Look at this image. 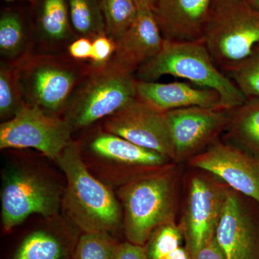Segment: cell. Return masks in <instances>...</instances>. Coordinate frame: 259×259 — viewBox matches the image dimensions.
<instances>
[{"instance_id": "30bf717a", "label": "cell", "mask_w": 259, "mask_h": 259, "mask_svg": "<svg viewBox=\"0 0 259 259\" xmlns=\"http://www.w3.org/2000/svg\"><path fill=\"white\" fill-rule=\"evenodd\" d=\"M189 166L211 174L259 204V158L228 141L217 139L187 161Z\"/></svg>"}, {"instance_id": "9c48e42d", "label": "cell", "mask_w": 259, "mask_h": 259, "mask_svg": "<svg viewBox=\"0 0 259 259\" xmlns=\"http://www.w3.org/2000/svg\"><path fill=\"white\" fill-rule=\"evenodd\" d=\"M175 162L187 161L226 132L230 110L190 107L165 112Z\"/></svg>"}, {"instance_id": "7402d4cb", "label": "cell", "mask_w": 259, "mask_h": 259, "mask_svg": "<svg viewBox=\"0 0 259 259\" xmlns=\"http://www.w3.org/2000/svg\"><path fill=\"white\" fill-rule=\"evenodd\" d=\"M18 69L2 64L0 69V117L9 120L25 105Z\"/></svg>"}, {"instance_id": "e575fe53", "label": "cell", "mask_w": 259, "mask_h": 259, "mask_svg": "<svg viewBox=\"0 0 259 259\" xmlns=\"http://www.w3.org/2000/svg\"><path fill=\"white\" fill-rule=\"evenodd\" d=\"M228 1V0H214V3H213V5L216 4L218 3H221V2Z\"/></svg>"}, {"instance_id": "7a4b0ae2", "label": "cell", "mask_w": 259, "mask_h": 259, "mask_svg": "<svg viewBox=\"0 0 259 259\" xmlns=\"http://www.w3.org/2000/svg\"><path fill=\"white\" fill-rule=\"evenodd\" d=\"M56 161L66 179L62 206L71 224L81 233L110 234L122 226L120 202L89 171L78 144L71 141Z\"/></svg>"}, {"instance_id": "8fae6325", "label": "cell", "mask_w": 259, "mask_h": 259, "mask_svg": "<svg viewBox=\"0 0 259 259\" xmlns=\"http://www.w3.org/2000/svg\"><path fill=\"white\" fill-rule=\"evenodd\" d=\"M215 239L227 259H259V204L228 187Z\"/></svg>"}, {"instance_id": "8992f818", "label": "cell", "mask_w": 259, "mask_h": 259, "mask_svg": "<svg viewBox=\"0 0 259 259\" xmlns=\"http://www.w3.org/2000/svg\"><path fill=\"white\" fill-rule=\"evenodd\" d=\"M61 190L52 180L31 168L7 172L1 190L2 223L13 231L31 214L55 217L62 206Z\"/></svg>"}, {"instance_id": "5bb4252c", "label": "cell", "mask_w": 259, "mask_h": 259, "mask_svg": "<svg viewBox=\"0 0 259 259\" xmlns=\"http://www.w3.org/2000/svg\"><path fill=\"white\" fill-rule=\"evenodd\" d=\"M214 0H156L152 7L162 35L170 41L203 40Z\"/></svg>"}, {"instance_id": "52a82bcc", "label": "cell", "mask_w": 259, "mask_h": 259, "mask_svg": "<svg viewBox=\"0 0 259 259\" xmlns=\"http://www.w3.org/2000/svg\"><path fill=\"white\" fill-rule=\"evenodd\" d=\"M197 170L190 177L180 224L192 259L215 237L228 189L217 177Z\"/></svg>"}, {"instance_id": "d6986e66", "label": "cell", "mask_w": 259, "mask_h": 259, "mask_svg": "<svg viewBox=\"0 0 259 259\" xmlns=\"http://www.w3.org/2000/svg\"><path fill=\"white\" fill-rule=\"evenodd\" d=\"M225 141L259 158V98L230 110Z\"/></svg>"}, {"instance_id": "ac0fdd59", "label": "cell", "mask_w": 259, "mask_h": 259, "mask_svg": "<svg viewBox=\"0 0 259 259\" xmlns=\"http://www.w3.org/2000/svg\"><path fill=\"white\" fill-rule=\"evenodd\" d=\"M81 233L74 226L32 230L20 240L9 259H73Z\"/></svg>"}, {"instance_id": "2e32d148", "label": "cell", "mask_w": 259, "mask_h": 259, "mask_svg": "<svg viewBox=\"0 0 259 259\" xmlns=\"http://www.w3.org/2000/svg\"><path fill=\"white\" fill-rule=\"evenodd\" d=\"M136 94L139 100L162 112L190 107L223 108L221 97L214 90L194 88L182 81L159 83L137 79Z\"/></svg>"}, {"instance_id": "83f0119b", "label": "cell", "mask_w": 259, "mask_h": 259, "mask_svg": "<svg viewBox=\"0 0 259 259\" xmlns=\"http://www.w3.org/2000/svg\"><path fill=\"white\" fill-rule=\"evenodd\" d=\"M115 47V42L106 34L98 35L94 38L90 59L96 67L104 66L111 60Z\"/></svg>"}, {"instance_id": "9a60e30c", "label": "cell", "mask_w": 259, "mask_h": 259, "mask_svg": "<svg viewBox=\"0 0 259 259\" xmlns=\"http://www.w3.org/2000/svg\"><path fill=\"white\" fill-rule=\"evenodd\" d=\"M164 42L152 8L139 5L134 23L115 41L112 59L136 72L140 66L157 55Z\"/></svg>"}, {"instance_id": "44dd1931", "label": "cell", "mask_w": 259, "mask_h": 259, "mask_svg": "<svg viewBox=\"0 0 259 259\" xmlns=\"http://www.w3.org/2000/svg\"><path fill=\"white\" fill-rule=\"evenodd\" d=\"M106 35L114 41L131 26L139 13L135 0H101Z\"/></svg>"}, {"instance_id": "d4e9b609", "label": "cell", "mask_w": 259, "mask_h": 259, "mask_svg": "<svg viewBox=\"0 0 259 259\" xmlns=\"http://www.w3.org/2000/svg\"><path fill=\"white\" fill-rule=\"evenodd\" d=\"M183 241L180 225L173 221L156 228L144 247L148 259H163L180 248Z\"/></svg>"}, {"instance_id": "d590c367", "label": "cell", "mask_w": 259, "mask_h": 259, "mask_svg": "<svg viewBox=\"0 0 259 259\" xmlns=\"http://www.w3.org/2000/svg\"><path fill=\"white\" fill-rule=\"evenodd\" d=\"M3 1H6V2H13V1H17V0H3Z\"/></svg>"}, {"instance_id": "f1b7e54d", "label": "cell", "mask_w": 259, "mask_h": 259, "mask_svg": "<svg viewBox=\"0 0 259 259\" xmlns=\"http://www.w3.org/2000/svg\"><path fill=\"white\" fill-rule=\"evenodd\" d=\"M116 259H148L146 248L143 245L134 244L126 241L119 242L116 250Z\"/></svg>"}, {"instance_id": "5b68a950", "label": "cell", "mask_w": 259, "mask_h": 259, "mask_svg": "<svg viewBox=\"0 0 259 259\" xmlns=\"http://www.w3.org/2000/svg\"><path fill=\"white\" fill-rule=\"evenodd\" d=\"M203 41L213 61L226 72L259 44V10L248 0L213 5Z\"/></svg>"}, {"instance_id": "e0dca14e", "label": "cell", "mask_w": 259, "mask_h": 259, "mask_svg": "<svg viewBox=\"0 0 259 259\" xmlns=\"http://www.w3.org/2000/svg\"><path fill=\"white\" fill-rule=\"evenodd\" d=\"M90 147L92 152L99 158L130 168L135 175L158 169L175 163L161 153L141 147L107 132L93 139Z\"/></svg>"}, {"instance_id": "484cf974", "label": "cell", "mask_w": 259, "mask_h": 259, "mask_svg": "<svg viewBox=\"0 0 259 259\" xmlns=\"http://www.w3.org/2000/svg\"><path fill=\"white\" fill-rule=\"evenodd\" d=\"M248 98H259V44L245 60L226 72Z\"/></svg>"}, {"instance_id": "4dcf8cb0", "label": "cell", "mask_w": 259, "mask_h": 259, "mask_svg": "<svg viewBox=\"0 0 259 259\" xmlns=\"http://www.w3.org/2000/svg\"><path fill=\"white\" fill-rule=\"evenodd\" d=\"M193 259H227L224 252L216 241L215 237L197 253Z\"/></svg>"}, {"instance_id": "4fadbf2b", "label": "cell", "mask_w": 259, "mask_h": 259, "mask_svg": "<svg viewBox=\"0 0 259 259\" xmlns=\"http://www.w3.org/2000/svg\"><path fill=\"white\" fill-rule=\"evenodd\" d=\"M105 128L107 133L161 153L175 162L166 113L150 107L138 98L107 117Z\"/></svg>"}, {"instance_id": "ba28073f", "label": "cell", "mask_w": 259, "mask_h": 259, "mask_svg": "<svg viewBox=\"0 0 259 259\" xmlns=\"http://www.w3.org/2000/svg\"><path fill=\"white\" fill-rule=\"evenodd\" d=\"M73 127L65 119L25 105L0 125V148H35L56 160L71 142Z\"/></svg>"}, {"instance_id": "6da1fadb", "label": "cell", "mask_w": 259, "mask_h": 259, "mask_svg": "<svg viewBox=\"0 0 259 259\" xmlns=\"http://www.w3.org/2000/svg\"><path fill=\"white\" fill-rule=\"evenodd\" d=\"M177 164L136 175L119 189L127 241L144 246L156 228L175 221L181 175Z\"/></svg>"}, {"instance_id": "f546056e", "label": "cell", "mask_w": 259, "mask_h": 259, "mask_svg": "<svg viewBox=\"0 0 259 259\" xmlns=\"http://www.w3.org/2000/svg\"><path fill=\"white\" fill-rule=\"evenodd\" d=\"M93 41L89 37H81L73 42L68 48L70 56L77 60L90 59L92 55Z\"/></svg>"}, {"instance_id": "3957f363", "label": "cell", "mask_w": 259, "mask_h": 259, "mask_svg": "<svg viewBox=\"0 0 259 259\" xmlns=\"http://www.w3.org/2000/svg\"><path fill=\"white\" fill-rule=\"evenodd\" d=\"M166 75L188 80L199 88L214 90L226 110L240 106L247 100L233 80L213 61L203 40H165L157 55L136 71V79L140 81H156Z\"/></svg>"}, {"instance_id": "7c38bea8", "label": "cell", "mask_w": 259, "mask_h": 259, "mask_svg": "<svg viewBox=\"0 0 259 259\" xmlns=\"http://www.w3.org/2000/svg\"><path fill=\"white\" fill-rule=\"evenodd\" d=\"M18 71L27 105L54 116L66 110L77 81L74 69L61 63L41 59L30 61Z\"/></svg>"}, {"instance_id": "836d02e7", "label": "cell", "mask_w": 259, "mask_h": 259, "mask_svg": "<svg viewBox=\"0 0 259 259\" xmlns=\"http://www.w3.org/2000/svg\"><path fill=\"white\" fill-rule=\"evenodd\" d=\"M248 1L252 6L259 10V0H248Z\"/></svg>"}, {"instance_id": "603a6c76", "label": "cell", "mask_w": 259, "mask_h": 259, "mask_svg": "<svg viewBox=\"0 0 259 259\" xmlns=\"http://www.w3.org/2000/svg\"><path fill=\"white\" fill-rule=\"evenodd\" d=\"M39 22L48 38L54 40L66 38L69 35L71 20L65 0H44Z\"/></svg>"}, {"instance_id": "d6a6232c", "label": "cell", "mask_w": 259, "mask_h": 259, "mask_svg": "<svg viewBox=\"0 0 259 259\" xmlns=\"http://www.w3.org/2000/svg\"><path fill=\"white\" fill-rule=\"evenodd\" d=\"M139 6H148L152 8L156 0H135Z\"/></svg>"}, {"instance_id": "277c9868", "label": "cell", "mask_w": 259, "mask_h": 259, "mask_svg": "<svg viewBox=\"0 0 259 259\" xmlns=\"http://www.w3.org/2000/svg\"><path fill=\"white\" fill-rule=\"evenodd\" d=\"M97 68L65 110L64 119L74 130L107 118L137 98L135 71L113 59Z\"/></svg>"}, {"instance_id": "cb8c5ba5", "label": "cell", "mask_w": 259, "mask_h": 259, "mask_svg": "<svg viewBox=\"0 0 259 259\" xmlns=\"http://www.w3.org/2000/svg\"><path fill=\"white\" fill-rule=\"evenodd\" d=\"M118 243L109 233H81L73 259H116Z\"/></svg>"}, {"instance_id": "4316f807", "label": "cell", "mask_w": 259, "mask_h": 259, "mask_svg": "<svg viewBox=\"0 0 259 259\" xmlns=\"http://www.w3.org/2000/svg\"><path fill=\"white\" fill-rule=\"evenodd\" d=\"M25 44V31L20 17L15 13H6L0 19V51L3 56L15 57Z\"/></svg>"}, {"instance_id": "1f68e13d", "label": "cell", "mask_w": 259, "mask_h": 259, "mask_svg": "<svg viewBox=\"0 0 259 259\" xmlns=\"http://www.w3.org/2000/svg\"><path fill=\"white\" fill-rule=\"evenodd\" d=\"M163 259H192L185 247L181 246Z\"/></svg>"}, {"instance_id": "ffe728a7", "label": "cell", "mask_w": 259, "mask_h": 259, "mask_svg": "<svg viewBox=\"0 0 259 259\" xmlns=\"http://www.w3.org/2000/svg\"><path fill=\"white\" fill-rule=\"evenodd\" d=\"M70 20L81 37L106 34L101 0H69Z\"/></svg>"}]
</instances>
